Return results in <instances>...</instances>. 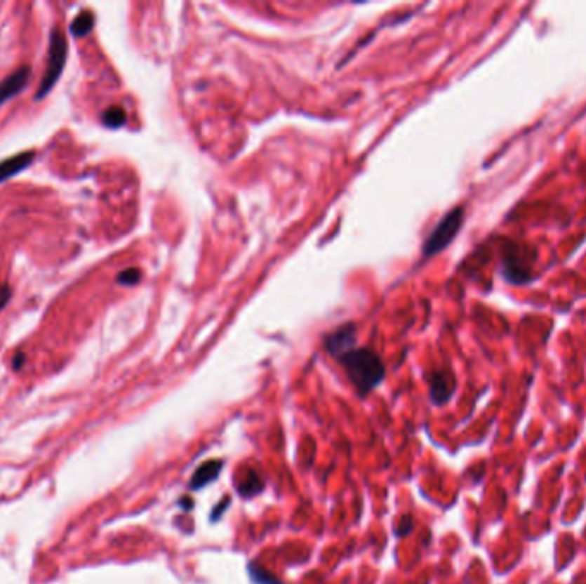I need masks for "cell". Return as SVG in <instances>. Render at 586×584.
I'll list each match as a JSON object with an SVG mask.
<instances>
[{
	"label": "cell",
	"instance_id": "obj_1",
	"mask_svg": "<svg viewBox=\"0 0 586 584\" xmlns=\"http://www.w3.org/2000/svg\"><path fill=\"white\" fill-rule=\"evenodd\" d=\"M345 371L360 392L367 394L375 387L384 377V365L381 358L372 350L353 348L347 355L340 358Z\"/></svg>",
	"mask_w": 586,
	"mask_h": 584
},
{
	"label": "cell",
	"instance_id": "obj_2",
	"mask_svg": "<svg viewBox=\"0 0 586 584\" xmlns=\"http://www.w3.org/2000/svg\"><path fill=\"white\" fill-rule=\"evenodd\" d=\"M69 46L65 34L59 28H53L50 33V45H48V60H46V69L44 77H41L40 88H38L34 100H44L55 84L59 83L62 72H64L65 62H67Z\"/></svg>",
	"mask_w": 586,
	"mask_h": 584
},
{
	"label": "cell",
	"instance_id": "obj_3",
	"mask_svg": "<svg viewBox=\"0 0 586 584\" xmlns=\"http://www.w3.org/2000/svg\"><path fill=\"white\" fill-rule=\"evenodd\" d=\"M463 208H456L442 218L441 223L434 228V232L427 239L424 245L425 255L437 254L455 240L456 233L460 232L461 225H463Z\"/></svg>",
	"mask_w": 586,
	"mask_h": 584
},
{
	"label": "cell",
	"instance_id": "obj_4",
	"mask_svg": "<svg viewBox=\"0 0 586 584\" xmlns=\"http://www.w3.org/2000/svg\"><path fill=\"white\" fill-rule=\"evenodd\" d=\"M31 81V67L29 65H22L18 71L9 74L6 79H2L0 83V107H2L6 101H9L14 96H18L26 86L29 84Z\"/></svg>",
	"mask_w": 586,
	"mask_h": 584
},
{
	"label": "cell",
	"instance_id": "obj_5",
	"mask_svg": "<svg viewBox=\"0 0 586 584\" xmlns=\"http://www.w3.org/2000/svg\"><path fill=\"white\" fill-rule=\"evenodd\" d=\"M456 380L449 371H439L430 377V399L434 404H444L451 399L455 392Z\"/></svg>",
	"mask_w": 586,
	"mask_h": 584
},
{
	"label": "cell",
	"instance_id": "obj_6",
	"mask_svg": "<svg viewBox=\"0 0 586 584\" xmlns=\"http://www.w3.org/2000/svg\"><path fill=\"white\" fill-rule=\"evenodd\" d=\"M326 348L333 357L340 360L341 357L355 348V329L350 326V328H341L336 333H333L326 341Z\"/></svg>",
	"mask_w": 586,
	"mask_h": 584
},
{
	"label": "cell",
	"instance_id": "obj_7",
	"mask_svg": "<svg viewBox=\"0 0 586 584\" xmlns=\"http://www.w3.org/2000/svg\"><path fill=\"white\" fill-rule=\"evenodd\" d=\"M34 158H36L34 151H21V153L14 154V157L2 159L0 161V184L28 168L31 163L34 161Z\"/></svg>",
	"mask_w": 586,
	"mask_h": 584
},
{
	"label": "cell",
	"instance_id": "obj_8",
	"mask_svg": "<svg viewBox=\"0 0 586 584\" xmlns=\"http://www.w3.org/2000/svg\"><path fill=\"white\" fill-rule=\"evenodd\" d=\"M223 468V461H220V459H215V461H206L203 465L199 466V468L196 470V473H194V477L191 478V486L192 490H197V489H203L204 485H208L209 482L216 480L220 474V470Z\"/></svg>",
	"mask_w": 586,
	"mask_h": 584
},
{
	"label": "cell",
	"instance_id": "obj_9",
	"mask_svg": "<svg viewBox=\"0 0 586 584\" xmlns=\"http://www.w3.org/2000/svg\"><path fill=\"white\" fill-rule=\"evenodd\" d=\"M95 21L96 18L91 11H83V13H79L72 19L69 31H71L74 38H84L95 28Z\"/></svg>",
	"mask_w": 586,
	"mask_h": 584
},
{
	"label": "cell",
	"instance_id": "obj_10",
	"mask_svg": "<svg viewBox=\"0 0 586 584\" xmlns=\"http://www.w3.org/2000/svg\"><path fill=\"white\" fill-rule=\"evenodd\" d=\"M261 490H262V480L255 471H247V473L242 477V480L239 482V492H240V496H244V497L255 496V493H259Z\"/></svg>",
	"mask_w": 586,
	"mask_h": 584
},
{
	"label": "cell",
	"instance_id": "obj_11",
	"mask_svg": "<svg viewBox=\"0 0 586 584\" xmlns=\"http://www.w3.org/2000/svg\"><path fill=\"white\" fill-rule=\"evenodd\" d=\"M102 122H103V126L108 128H119L127 122V115H126V112H124V108L110 107L103 112Z\"/></svg>",
	"mask_w": 586,
	"mask_h": 584
},
{
	"label": "cell",
	"instance_id": "obj_12",
	"mask_svg": "<svg viewBox=\"0 0 586 584\" xmlns=\"http://www.w3.org/2000/svg\"><path fill=\"white\" fill-rule=\"evenodd\" d=\"M249 572H251V578L254 579V581L258 584H281L278 581V579H274L273 576L269 574V572L261 569L258 564H251Z\"/></svg>",
	"mask_w": 586,
	"mask_h": 584
},
{
	"label": "cell",
	"instance_id": "obj_13",
	"mask_svg": "<svg viewBox=\"0 0 586 584\" xmlns=\"http://www.w3.org/2000/svg\"><path fill=\"white\" fill-rule=\"evenodd\" d=\"M139 279H141V271L138 267H129L117 276V283L126 286H134L135 283H139Z\"/></svg>",
	"mask_w": 586,
	"mask_h": 584
},
{
	"label": "cell",
	"instance_id": "obj_14",
	"mask_svg": "<svg viewBox=\"0 0 586 584\" xmlns=\"http://www.w3.org/2000/svg\"><path fill=\"white\" fill-rule=\"evenodd\" d=\"M11 297H13V290H11L9 285L0 286V310L6 309L7 303L11 302Z\"/></svg>",
	"mask_w": 586,
	"mask_h": 584
},
{
	"label": "cell",
	"instance_id": "obj_15",
	"mask_svg": "<svg viewBox=\"0 0 586 584\" xmlns=\"http://www.w3.org/2000/svg\"><path fill=\"white\" fill-rule=\"evenodd\" d=\"M411 526H413V519H411V516H405L403 517L401 524H399V529H398V535H408L411 531Z\"/></svg>",
	"mask_w": 586,
	"mask_h": 584
},
{
	"label": "cell",
	"instance_id": "obj_16",
	"mask_svg": "<svg viewBox=\"0 0 586 584\" xmlns=\"http://www.w3.org/2000/svg\"><path fill=\"white\" fill-rule=\"evenodd\" d=\"M22 361H25V355H22V353H18V355H15V358H14V369H15V371L21 367Z\"/></svg>",
	"mask_w": 586,
	"mask_h": 584
}]
</instances>
